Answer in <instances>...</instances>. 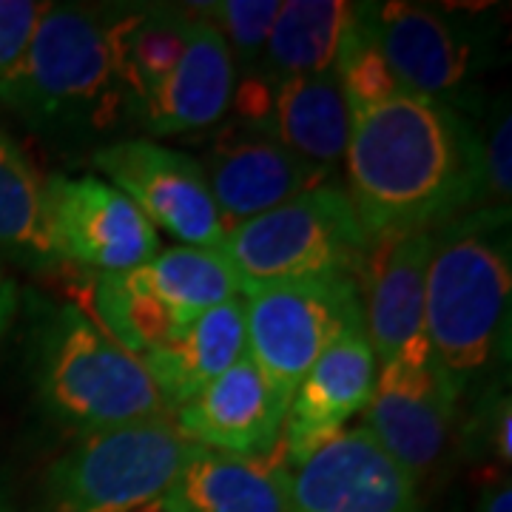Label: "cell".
I'll return each mask as SVG.
<instances>
[{
	"label": "cell",
	"mask_w": 512,
	"mask_h": 512,
	"mask_svg": "<svg viewBox=\"0 0 512 512\" xmlns=\"http://www.w3.org/2000/svg\"><path fill=\"white\" fill-rule=\"evenodd\" d=\"M333 74L342 86L353 120L404 92L402 83L384 60L362 6H353L348 29L333 60Z\"/></svg>",
	"instance_id": "cell-26"
},
{
	"label": "cell",
	"mask_w": 512,
	"mask_h": 512,
	"mask_svg": "<svg viewBox=\"0 0 512 512\" xmlns=\"http://www.w3.org/2000/svg\"><path fill=\"white\" fill-rule=\"evenodd\" d=\"M248 356L245 305L231 299L177 328L168 339L140 356L165 407H183L225 370Z\"/></svg>",
	"instance_id": "cell-18"
},
{
	"label": "cell",
	"mask_w": 512,
	"mask_h": 512,
	"mask_svg": "<svg viewBox=\"0 0 512 512\" xmlns=\"http://www.w3.org/2000/svg\"><path fill=\"white\" fill-rule=\"evenodd\" d=\"M237 92V63L211 20H191L177 66L140 106L151 134H183L214 126Z\"/></svg>",
	"instance_id": "cell-17"
},
{
	"label": "cell",
	"mask_w": 512,
	"mask_h": 512,
	"mask_svg": "<svg viewBox=\"0 0 512 512\" xmlns=\"http://www.w3.org/2000/svg\"><path fill=\"white\" fill-rule=\"evenodd\" d=\"M248 356L291 404L311 365L350 330L365 328L362 293L353 276L282 282L245 296Z\"/></svg>",
	"instance_id": "cell-7"
},
{
	"label": "cell",
	"mask_w": 512,
	"mask_h": 512,
	"mask_svg": "<svg viewBox=\"0 0 512 512\" xmlns=\"http://www.w3.org/2000/svg\"><path fill=\"white\" fill-rule=\"evenodd\" d=\"M200 444L168 419L89 433L46 478L55 512H137L163 498Z\"/></svg>",
	"instance_id": "cell-6"
},
{
	"label": "cell",
	"mask_w": 512,
	"mask_h": 512,
	"mask_svg": "<svg viewBox=\"0 0 512 512\" xmlns=\"http://www.w3.org/2000/svg\"><path fill=\"white\" fill-rule=\"evenodd\" d=\"M0 251L37 271L60 265L49 225L46 180L6 131H0Z\"/></svg>",
	"instance_id": "cell-22"
},
{
	"label": "cell",
	"mask_w": 512,
	"mask_h": 512,
	"mask_svg": "<svg viewBox=\"0 0 512 512\" xmlns=\"http://www.w3.org/2000/svg\"><path fill=\"white\" fill-rule=\"evenodd\" d=\"M362 12L404 92L439 103L461 89L473 49L444 15L396 0L370 3Z\"/></svg>",
	"instance_id": "cell-16"
},
{
	"label": "cell",
	"mask_w": 512,
	"mask_h": 512,
	"mask_svg": "<svg viewBox=\"0 0 512 512\" xmlns=\"http://www.w3.org/2000/svg\"><path fill=\"white\" fill-rule=\"evenodd\" d=\"M430 231L387 237L376 245L365 268V333L376 367L430 365L433 350L424 325V285L433 254Z\"/></svg>",
	"instance_id": "cell-11"
},
{
	"label": "cell",
	"mask_w": 512,
	"mask_h": 512,
	"mask_svg": "<svg viewBox=\"0 0 512 512\" xmlns=\"http://www.w3.org/2000/svg\"><path fill=\"white\" fill-rule=\"evenodd\" d=\"M117 86L100 15L46 6L23 60L0 80V100L35 128L106 126Z\"/></svg>",
	"instance_id": "cell-5"
},
{
	"label": "cell",
	"mask_w": 512,
	"mask_h": 512,
	"mask_svg": "<svg viewBox=\"0 0 512 512\" xmlns=\"http://www.w3.org/2000/svg\"><path fill=\"white\" fill-rule=\"evenodd\" d=\"M279 0H228L211 9V23L217 26L234 55V63H254L256 57L265 55V43L274 29L279 15Z\"/></svg>",
	"instance_id": "cell-27"
},
{
	"label": "cell",
	"mask_w": 512,
	"mask_h": 512,
	"mask_svg": "<svg viewBox=\"0 0 512 512\" xmlns=\"http://www.w3.org/2000/svg\"><path fill=\"white\" fill-rule=\"evenodd\" d=\"M353 6L339 0H288L279 6L265 57L274 80L333 69Z\"/></svg>",
	"instance_id": "cell-24"
},
{
	"label": "cell",
	"mask_w": 512,
	"mask_h": 512,
	"mask_svg": "<svg viewBox=\"0 0 512 512\" xmlns=\"http://www.w3.org/2000/svg\"><path fill=\"white\" fill-rule=\"evenodd\" d=\"M191 20L194 18L188 12L140 6L111 18V23H103L114 77L140 106L177 66Z\"/></svg>",
	"instance_id": "cell-21"
},
{
	"label": "cell",
	"mask_w": 512,
	"mask_h": 512,
	"mask_svg": "<svg viewBox=\"0 0 512 512\" xmlns=\"http://www.w3.org/2000/svg\"><path fill=\"white\" fill-rule=\"evenodd\" d=\"M202 174L225 231H231L239 222L319 188L328 168L293 154L268 128L237 126L222 134Z\"/></svg>",
	"instance_id": "cell-12"
},
{
	"label": "cell",
	"mask_w": 512,
	"mask_h": 512,
	"mask_svg": "<svg viewBox=\"0 0 512 512\" xmlns=\"http://www.w3.org/2000/svg\"><path fill=\"white\" fill-rule=\"evenodd\" d=\"M376 382V356L365 328L339 336L293 390L274 467L296 470L325 441L342 433L345 421L365 410Z\"/></svg>",
	"instance_id": "cell-13"
},
{
	"label": "cell",
	"mask_w": 512,
	"mask_h": 512,
	"mask_svg": "<svg viewBox=\"0 0 512 512\" xmlns=\"http://www.w3.org/2000/svg\"><path fill=\"white\" fill-rule=\"evenodd\" d=\"M476 512H512V493L510 484H493L481 493Z\"/></svg>",
	"instance_id": "cell-30"
},
{
	"label": "cell",
	"mask_w": 512,
	"mask_h": 512,
	"mask_svg": "<svg viewBox=\"0 0 512 512\" xmlns=\"http://www.w3.org/2000/svg\"><path fill=\"white\" fill-rule=\"evenodd\" d=\"M376 239L367 234L348 191L319 185L225 231L222 254L242 296L282 282L362 276Z\"/></svg>",
	"instance_id": "cell-3"
},
{
	"label": "cell",
	"mask_w": 512,
	"mask_h": 512,
	"mask_svg": "<svg viewBox=\"0 0 512 512\" xmlns=\"http://www.w3.org/2000/svg\"><path fill=\"white\" fill-rule=\"evenodd\" d=\"M94 165L151 225L183 239V245L222 248L225 225L194 157L151 140H123L100 148Z\"/></svg>",
	"instance_id": "cell-8"
},
{
	"label": "cell",
	"mask_w": 512,
	"mask_h": 512,
	"mask_svg": "<svg viewBox=\"0 0 512 512\" xmlns=\"http://www.w3.org/2000/svg\"><path fill=\"white\" fill-rule=\"evenodd\" d=\"M458 387L436 362L376 370L365 427L413 478L424 476L450 436Z\"/></svg>",
	"instance_id": "cell-14"
},
{
	"label": "cell",
	"mask_w": 512,
	"mask_h": 512,
	"mask_svg": "<svg viewBox=\"0 0 512 512\" xmlns=\"http://www.w3.org/2000/svg\"><path fill=\"white\" fill-rule=\"evenodd\" d=\"M137 512H177L165 498H157V501H151L148 507H143V510H137Z\"/></svg>",
	"instance_id": "cell-31"
},
{
	"label": "cell",
	"mask_w": 512,
	"mask_h": 512,
	"mask_svg": "<svg viewBox=\"0 0 512 512\" xmlns=\"http://www.w3.org/2000/svg\"><path fill=\"white\" fill-rule=\"evenodd\" d=\"M15 311H18V288H15V282L9 279V274L0 265V339H3V333L9 328Z\"/></svg>",
	"instance_id": "cell-29"
},
{
	"label": "cell",
	"mask_w": 512,
	"mask_h": 512,
	"mask_svg": "<svg viewBox=\"0 0 512 512\" xmlns=\"http://www.w3.org/2000/svg\"><path fill=\"white\" fill-rule=\"evenodd\" d=\"M507 214H478L433 237L424 285V325L433 362L458 390L493 362L510 313Z\"/></svg>",
	"instance_id": "cell-2"
},
{
	"label": "cell",
	"mask_w": 512,
	"mask_h": 512,
	"mask_svg": "<svg viewBox=\"0 0 512 512\" xmlns=\"http://www.w3.org/2000/svg\"><path fill=\"white\" fill-rule=\"evenodd\" d=\"M117 345L128 353H148L174 333V322L148 291L140 268L126 274H100L97 282V319Z\"/></svg>",
	"instance_id": "cell-25"
},
{
	"label": "cell",
	"mask_w": 512,
	"mask_h": 512,
	"mask_svg": "<svg viewBox=\"0 0 512 512\" xmlns=\"http://www.w3.org/2000/svg\"><path fill=\"white\" fill-rule=\"evenodd\" d=\"M350 202L373 239L427 231L481 202L478 140L444 103L402 92L353 120Z\"/></svg>",
	"instance_id": "cell-1"
},
{
	"label": "cell",
	"mask_w": 512,
	"mask_h": 512,
	"mask_svg": "<svg viewBox=\"0 0 512 512\" xmlns=\"http://www.w3.org/2000/svg\"><path fill=\"white\" fill-rule=\"evenodd\" d=\"M288 404L262 376L251 356L239 359L202 393L180 407V430L188 441L225 456L274 458Z\"/></svg>",
	"instance_id": "cell-15"
},
{
	"label": "cell",
	"mask_w": 512,
	"mask_h": 512,
	"mask_svg": "<svg viewBox=\"0 0 512 512\" xmlns=\"http://www.w3.org/2000/svg\"><path fill=\"white\" fill-rule=\"evenodd\" d=\"M46 205L60 262L126 274L157 256V228L123 191L100 177H49Z\"/></svg>",
	"instance_id": "cell-9"
},
{
	"label": "cell",
	"mask_w": 512,
	"mask_h": 512,
	"mask_svg": "<svg viewBox=\"0 0 512 512\" xmlns=\"http://www.w3.org/2000/svg\"><path fill=\"white\" fill-rule=\"evenodd\" d=\"M146 288L171 316L174 328L191 325L205 311L239 299L234 268L220 248L177 245L140 268Z\"/></svg>",
	"instance_id": "cell-23"
},
{
	"label": "cell",
	"mask_w": 512,
	"mask_h": 512,
	"mask_svg": "<svg viewBox=\"0 0 512 512\" xmlns=\"http://www.w3.org/2000/svg\"><path fill=\"white\" fill-rule=\"evenodd\" d=\"M43 12L46 3L0 0V80L23 60Z\"/></svg>",
	"instance_id": "cell-28"
},
{
	"label": "cell",
	"mask_w": 512,
	"mask_h": 512,
	"mask_svg": "<svg viewBox=\"0 0 512 512\" xmlns=\"http://www.w3.org/2000/svg\"><path fill=\"white\" fill-rule=\"evenodd\" d=\"M282 146L308 163L328 168L345 157L350 143L348 100L333 69L322 74L274 80L265 126Z\"/></svg>",
	"instance_id": "cell-19"
},
{
	"label": "cell",
	"mask_w": 512,
	"mask_h": 512,
	"mask_svg": "<svg viewBox=\"0 0 512 512\" xmlns=\"http://www.w3.org/2000/svg\"><path fill=\"white\" fill-rule=\"evenodd\" d=\"M177 512H293L288 473L197 447L163 495Z\"/></svg>",
	"instance_id": "cell-20"
},
{
	"label": "cell",
	"mask_w": 512,
	"mask_h": 512,
	"mask_svg": "<svg viewBox=\"0 0 512 512\" xmlns=\"http://www.w3.org/2000/svg\"><path fill=\"white\" fill-rule=\"evenodd\" d=\"M37 384L52 416L86 436L165 419L168 410L140 356L72 305L60 308L40 333Z\"/></svg>",
	"instance_id": "cell-4"
},
{
	"label": "cell",
	"mask_w": 512,
	"mask_h": 512,
	"mask_svg": "<svg viewBox=\"0 0 512 512\" xmlns=\"http://www.w3.org/2000/svg\"><path fill=\"white\" fill-rule=\"evenodd\" d=\"M285 473L293 512H419L416 478L365 424L336 433Z\"/></svg>",
	"instance_id": "cell-10"
}]
</instances>
